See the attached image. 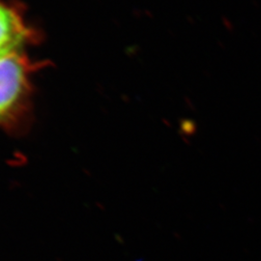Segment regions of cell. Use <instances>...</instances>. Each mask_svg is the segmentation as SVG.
Masks as SVG:
<instances>
[{"mask_svg":"<svg viewBox=\"0 0 261 261\" xmlns=\"http://www.w3.org/2000/svg\"><path fill=\"white\" fill-rule=\"evenodd\" d=\"M13 50H16V49H0V57H2V56H5V55L9 54V53L13 51Z\"/></svg>","mask_w":261,"mask_h":261,"instance_id":"cell-3","label":"cell"},{"mask_svg":"<svg viewBox=\"0 0 261 261\" xmlns=\"http://www.w3.org/2000/svg\"><path fill=\"white\" fill-rule=\"evenodd\" d=\"M31 35L19 13L0 2V49H19Z\"/></svg>","mask_w":261,"mask_h":261,"instance_id":"cell-2","label":"cell"},{"mask_svg":"<svg viewBox=\"0 0 261 261\" xmlns=\"http://www.w3.org/2000/svg\"><path fill=\"white\" fill-rule=\"evenodd\" d=\"M32 71L19 49L0 57V126L12 125L23 112Z\"/></svg>","mask_w":261,"mask_h":261,"instance_id":"cell-1","label":"cell"}]
</instances>
